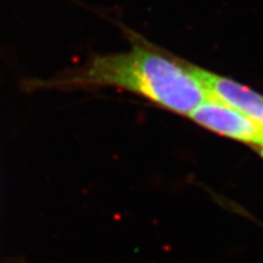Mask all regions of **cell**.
<instances>
[{"instance_id":"1","label":"cell","mask_w":263,"mask_h":263,"mask_svg":"<svg viewBox=\"0 0 263 263\" xmlns=\"http://www.w3.org/2000/svg\"><path fill=\"white\" fill-rule=\"evenodd\" d=\"M130 48L126 51L94 54L84 64L50 78H26L22 90H93L103 88L127 91L170 112L189 117L209 98L192 64L122 27Z\"/></svg>"},{"instance_id":"2","label":"cell","mask_w":263,"mask_h":263,"mask_svg":"<svg viewBox=\"0 0 263 263\" xmlns=\"http://www.w3.org/2000/svg\"><path fill=\"white\" fill-rule=\"evenodd\" d=\"M188 118L217 136L255 146V149L263 146V124L217 99H205Z\"/></svg>"},{"instance_id":"3","label":"cell","mask_w":263,"mask_h":263,"mask_svg":"<svg viewBox=\"0 0 263 263\" xmlns=\"http://www.w3.org/2000/svg\"><path fill=\"white\" fill-rule=\"evenodd\" d=\"M210 98L217 99L263 124V95L248 85L192 64Z\"/></svg>"},{"instance_id":"4","label":"cell","mask_w":263,"mask_h":263,"mask_svg":"<svg viewBox=\"0 0 263 263\" xmlns=\"http://www.w3.org/2000/svg\"><path fill=\"white\" fill-rule=\"evenodd\" d=\"M256 153L258 154V156L261 157V159L263 160V146H261V147H256Z\"/></svg>"}]
</instances>
